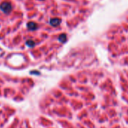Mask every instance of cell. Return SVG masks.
Returning a JSON list of instances; mask_svg holds the SVG:
<instances>
[{
    "label": "cell",
    "instance_id": "1",
    "mask_svg": "<svg viewBox=\"0 0 128 128\" xmlns=\"http://www.w3.org/2000/svg\"><path fill=\"white\" fill-rule=\"evenodd\" d=\"M0 9H1V11H3L4 13L8 14L9 12H11L12 9V5L10 2H4L1 4V5H0Z\"/></svg>",
    "mask_w": 128,
    "mask_h": 128
},
{
    "label": "cell",
    "instance_id": "2",
    "mask_svg": "<svg viewBox=\"0 0 128 128\" xmlns=\"http://www.w3.org/2000/svg\"><path fill=\"white\" fill-rule=\"evenodd\" d=\"M50 23H51V24L52 26L57 27V26H58L59 24L60 23V20L59 19V18H54V19L51 20Z\"/></svg>",
    "mask_w": 128,
    "mask_h": 128
},
{
    "label": "cell",
    "instance_id": "3",
    "mask_svg": "<svg viewBox=\"0 0 128 128\" xmlns=\"http://www.w3.org/2000/svg\"><path fill=\"white\" fill-rule=\"evenodd\" d=\"M27 26H28V28H29V29H32V30L35 29L36 27H37V25H36V24H35V23H33V22H30V23H29Z\"/></svg>",
    "mask_w": 128,
    "mask_h": 128
},
{
    "label": "cell",
    "instance_id": "4",
    "mask_svg": "<svg viewBox=\"0 0 128 128\" xmlns=\"http://www.w3.org/2000/svg\"><path fill=\"white\" fill-rule=\"evenodd\" d=\"M59 39L61 41H66V35H62L61 36H60V38H59Z\"/></svg>",
    "mask_w": 128,
    "mask_h": 128
}]
</instances>
